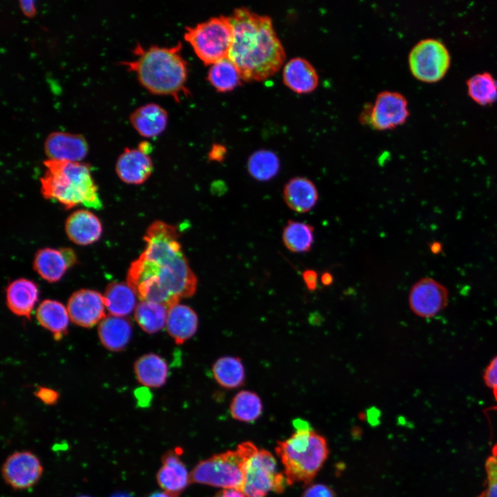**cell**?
<instances>
[{
	"mask_svg": "<svg viewBox=\"0 0 497 497\" xmlns=\"http://www.w3.org/2000/svg\"><path fill=\"white\" fill-rule=\"evenodd\" d=\"M263 405L260 396L255 392L243 390L237 393L230 405L232 417L237 420L252 422L260 418Z\"/></svg>",
	"mask_w": 497,
	"mask_h": 497,
	"instance_id": "31",
	"label": "cell"
},
{
	"mask_svg": "<svg viewBox=\"0 0 497 497\" xmlns=\"http://www.w3.org/2000/svg\"><path fill=\"white\" fill-rule=\"evenodd\" d=\"M105 305L108 311L115 316L129 315L136 308L137 295L133 289L124 282L110 283L104 294Z\"/></svg>",
	"mask_w": 497,
	"mask_h": 497,
	"instance_id": "27",
	"label": "cell"
},
{
	"mask_svg": "<svg viewBox=\"0 0 497 497\" xmlns=\"http://www.w3.org/2000/svg\"><path fill=\"white\" fill-rule=\"evenodd\" d=\"M313 227L310 224L289 220L283 229L282 240L291 252H309L313 243Z\"/></svg>",
	"mask_w": 497,
	"mask_h": 497,
	"instance_id": "30",
	"label": "cell"
},
{
	"mask_svg": "<svg viewBox=\"0 0 497 497\" xmlns=\"http://www.w3.org/2000/svg\"><path fill=\"white\" fill-rule=\"evenodd\" d=\"M66 232L69 239L75 244L88 245L99 239L102 226L99 218L92 213L79 210L68 217Z\"/></svg>",
	"mask_w": 497,
	"mask_h": 497,
	"instance_id": "19",
	"label": "cell"
},
{
	"mask_svg": "<svg viewBox=\"0 0 497 497\" xmlns=\"http://www.w3.org/2000/svg\"><path fill=\"white\" fill-rule=\"evenodd\" d=\"M242 79L239 70L228 57L213 65L209 69L207 79L219 92H228L240 85Z\"/></svg>",
	"mask_w": 497,
	"mask_h": 497,
	"instance_id": "32",
	"label": "cell"
},
{
	"mask_svg": "<svg viewBox=\"0 0 497 497\" xmlns=\"http://www.w3.org/2000/svg\"><path fill=\"white\" fill-rule=\"evenodd\" d=\"M275 452L289 485L309 484L326 461L329 448L326 439L309 428L296 429L289 438L278 442Z\"/></svg>",
	"mask_w": 497,
	"mask_h": 497,
	"instance_id": "5",
	"label": "cell"
},
{
	"mask_svg": "<svg viewBox=\"0 0 497 497\" xmlns=\"http://www.w3.org/2000/svg\"><path fill=\"white\" fill-rule=\"evenodd\" d=\"M233 35L230 17L221 15L186 27L184 37L205 65H213L228 57Z\"/></svg>",
	"mask_w": 497,
	"mask_h": 497,
	"instance_id": "7",
	"label": "cell"
},
{
	"mask_svg": "<svg viewBox=\"0 0 497 497\" xmlns=\"http://www.w3.org/2000/svg\"><path fill=\"white\" fill-rule=\"evenodd\" d=\"M135 373L138 381L148 387L163 386L168 376V365L164 358L155 353L140 357L135 363Z\"/></svg>",
	"mask_w": 497,
	"mask_h": 497,
	"instance_id": "26",
	"label": "cell"
},
{
	"mask_svg": "<svg viewBox=\"0 0 497 497\" xmlns=\"http://www.w3.org/2000/svg\"><path fill=\"white\" fill-rule=\"evenodd\" d=\"M112 497H130L126 494H117L113 496Z\"/></svg>",
	"mask_w": 497,
	"mask_h": 497,
	"instance_id": "48",
	"label": "cell"
},
{
	"mask_svg": "<svg viewBox=\"0 0 497 497\" xmlns=\"http://www.w3.org/2000/svg\"><path fill=\"white\" fill-rule=\"evenodd\" d=\"M98 334L104 347L113 351H121L130 340L132 324L126 318L110 315L100 322Z\"/></svg>",
	"mask_w": 497,
	"mask_h": 497,
	"instance_id": "24",
	"label": "cell"
},
{
	"mask_svg": "<svg viewBox=\"0 0 497 497\" xmlns=\"http://www.w3.org/2000/svg\"><path fill=\"white\" fill-rule=\"evenodd\" d=\"M41 178V191L48 199L61 203L66 209L77 205L100 209L102 203L89 166L77 162L47 159Z\"/></svg>",
	"mask_w": 497,
	"mask_h": 497,
	"instance_id": "4",
	"label": "cell"
},
{
	"mask_svg": "<svg viewBox=\"0 0 497 497\" xmlns=\"http://www.w3.org/2000/svg\"><path fill=\"white\" fill-rule=\"evenodd\" d=\"M380 411L376 408H371L367 411L368 420L370 423L375 424L378 421Z\"/></svg>",
	"mask_w": 497,
	"mask_h": 497,
	"instance_id": "44",
	"label": "cell"
},
{
	"mask_svg": "<svg viewBox=\"0 0 497 497\" xmlns=\"http://www.w3.org/2000/svg\"><path fill=\"white\" fill-rule=\"evenodd\" d=\"M287 485L285 475L277 471V462L273 454L254 445L246 463L242 490L244 496L266 497L271 491L281 493Z\"/></svg>",
	"mask_w": 497,
	"mask_h": 497,
	"instance_id": "8",
	"label": "cell"
},
{
	"mask_svg": "<svg viewBox=\"0 0 497 497\" xmlns=\"http://www.w3.org/2000/svg\"><path fill=\"white\" fill-rule=\"evenodd\" d=\"M280 160L275 153L269 150H258L248 159V170L255 179L266 182L277 175L280 170Z\"/></svg>",
	"mask_w": 497,
	"mask_h": 497,
	"instance_id": "33",
	"label": "cell"
},
{
	"mask_svg": "<svg viewBox=\"0 0 497 497\" xmlns=\"http://www.w3.org/2000/svg\"><path fill=\"white\" fill-rule=\"evenodd\" d=\"M483 379L485 386L489 388L497 402V355L494 357L484 370Z\"/></svg>",
	"mask_w": 497,
	"mask_h": 497,
	"instance_id": "36",
	"label": "cell"
},
{
	"mask_svg": "<svg viewBox=\"0 0 497 497\" xmlns=\"http://www.w3.org/2000/svg\"><path fill=\"white\" fill-rule=\"evenodd\" d=\"M36 317L42 327L52 333L56 340L66 334L70 316L68 309L61 302L43 300L37 308Z\"/></svg>",
	"mask_w": 497,
	"mask_h": 497,
	"instance_id": "25",
	"label": "cell"
},
{
	"mask_svg": "<svg viewBox=\"0 0 497 497\" xmlns=\"http://www.w3.org/2000/svg\"><path fill=\"white\" fill-rule=\"evenodd\" d=\"M127 284L141 301L168 307L193 295L197 277L190 268L179 239L162 235L150 240L127 274Z\"/></svg>",
	"mask_w": 497,
	"mask_h": 497,
	"instance_id": "1",
	"label": "cell"
},
{
	"mask_svg": "<svg viewBox=\"0 0 497 497\" xmlns=\"http://www.w3.org/2000/svg\"><path fill=\"white\" fill-rule=\"evenodd\" d=\"M43 471L39 458L27 450L17 451L9 455L1 467L5 483L17 490L33 487L41 478Z\"/></svg>",
	"mask_w": 497,
	"mask_h": 497,
	"instance_id": "11",
	"label": "cell"
},
{
	"mask_svg": "<svg viewBox=\"0 0 497 497\" xmlns=\"http://www.w3.org/2000/svg\"><path fill=\"white\" fill-rule=\"evenodd\" d=\"M213 497H245L244 494L235 489H223L217 492Z\"/></svg>",
	"mask_w": 497,
	"mask_h": 497,
	"instance_id": "43",
	"label": "cell"
},
{
	"mask_svg": "<svg viewBox=\"0 0 497 497\" xmlns=\"http://www.w3.org/2000/svg\"><path fill=\"white\" fill-rule=\"evenodd\" d=\"M88 150L86 139L79 134L54 131L44 142V151L49 159L77 162L86 157Z\"/></svg>",
	"mask_w": 497,
	"mask_h": 497,
	"instance_id": "14",
	"label": "cell"
},
{
	"mask_svg": "<svg viewBox=\"0 0 497 497\" xmlns=\"http://www.w3.org/2000/svg\"><path fill=\"white\" fill-rule=\"evenodd\" d=\"M233 41L228 58L246 81H260L275 75L286 58L271 19L241 7L229 16Z\"/></svg>",
	"mask_w": 497,
	"mask_h": 497,
	"instance_id": "2",
	"label": "cell"
},
{
	"mask_svg": "<svg viewBox=\"0 0 497 497\" xmlns=\"http://www.w3.org/2000/svg\"><path fill=\"white\" fill-rule=\"evenodd\" d=\"M162 462L156 475L157 483L164 491L173 497H179L191 483V474L177 450L165 453L162 457Z\"/></svg>",
	"mask_w": 497,
	"mask_h": 497,
	"instance_id": "16",
	"label": "cell"
},
{
	"mask_svg": "<svg viewBox=\"0 0 497 497\" xmlns=\"http://www.w3.org/2000/svg\"><path fill=\"white\" fill-rule=\"evenodd\" d=\"M166 327L176 344H182L196 333L198 318L190 306L177 303L168 307Z\"/></svg>",
	"mask_w": 497,
	"mask_h": 497,
	"instance_id": "22",
	"label": "cell"
},
{
	"mask_svg": "<svg viewBox=\"0 0 497 497\" xmlns=\"http://www.w3.org/2000/svg\"><path fill=\"white\" fill-rule=\"evenodd\" d=\"M77 497H90V496H85V495H82V496H77Z\"/></svg>",
	"mask_w": 497,
	"mask_h": 497,
	"instance_id": "49",
	"label": "cell"
},
{
	"mask_svg": "<svg viewBox=\"0 0 497 497\" xmlns=\"http://www.w3.org/2000/svg\"><path fill=\"white\" fill-rule=\"evenodd\" d=\"M304 282L309 291H313L317 289L318 273L315 270L306 269L302 273Z\"/></svg>",
	"mask_w": 497,
	"mask_h": 497,
	"instance_id": "39",
	"label": "cell"
},
{
	"mask_svg": "<svg viewBox=\"0 0 497 497\" xmlns=\"http://www.w3.org/2000/svg\"><path fill=\"white\" fill-rule=\"evenodd\" d=\"M469 97L480 105H487L497 99V79L489 72L477 73L467 81Z\"/></svg>",
	"mask_w": 497,
	"mask_h": 497,
	"instance_id": "34",
	"label": "cell"
},
{
	"mask_svg": "<svg viewBox=\"0 0 497 497\" xmlns=\"http://www.w3.org/2000/svg\"><path fill=\"white\" fill-rule=\"evenodd\" d=\"M408 116V103L405 96L398 92L384 90L377 95L374 104L361 117L374 128L384 130L402 124Z\"/></svg>",
	"mask_w": 497,
	"mask_h": 497,
	"instance_id": "10",
	"label": "cell"
},
{
	"mask_svg": "<svg viewBox=\"0 0 497 497\" xmlns=\"http://www.w3.org/2000/svg\"><path fill=\"white\" fill-rule=\"evenodd\" d=\"M19 6L23 14L26 17H31L36 12L34 1L32 0H20L19 1Z\"/></svg>",
	"mask_w": 497,
	"mask_h": 497,
	"instance_id": "41",
	"label": "cell"
},
{
	"mask_svg": "<svg viewBox=\"0 0 497 497\" xmlns=\"http://www.w3.org/2000/svg\"><path fill=\"white\" fill-rule=\"evenodd\" d=\"M129 120L139 135L145 137H154L165 130L168 114L159 105L150 103L132 112Z\"/></svg>",
	"mask_w": 497,
	"mask_h": 497,
	"instance_id": "20",
	"label": "cell"
},
{
	"mask_svg": "<svg viewBox=\"0 0 497 497\" xmlns=\"http://www.w3.org/2000/svg\"><path fill=\"white\" fill-rule=\"evenodd\" d=\"M35 395L47 405L55 404L59 398L57 391L46 387H39Z\"/></svg>",
	"mask_w": 497,
	"mask_h": 497,
	"instance_id": "38",
	"label": "cell"
},
{
	"mask_svg": "<svg viewBox=\"0 0 497 497\" xmlns=\"http://www.w3.org/2000/svg\"><path fill=\"white\" fill-rule=\"evenodd\" d=\"M104 297L97 291L81 289L75 292L68 302L67 309L76 324L90 328L106 318Z\"/></svg>",
	"mask_w": 497,
	"mask_h": 497,
	"instance_id": "13",
	"label": "cell"
},
{
	"mask_svg": "<svg viewBox=\"0 0 497 497\" xmlns=\"http://www.w3.org/2000/svg\"><path fill=\"white\" fill-rule=\"evenodd\" d=\"M77 262L74 251L69 248L59 250L46 248L39 250L34 258L33 267L49 282L59 281L67 269Z\"/></svg>",
	"mask_w": 497,
	"mask_h": 497,
	"instance_id": "15",
	"label": "cell"
},
{
	"mask_svg": "<svg viewBox=\"0 0 497 497\" xmlns=\"http://www.w3.org/2000/svg\"><path fill=\"white\" fill-rule=\"evenodd\" d=\"M150 157L139 148H125L116 164V172L124 182L139 184L144 182L153 171Z\"/></svg>",
	"mask_w": 497,
	"mask_h": 497,
	"instance_id": "17",
	"label": "cell"
},
{
	"mask_svg": "<svg viewBox=\"0 0 497 497\" xmlns=\"http://www.w3.org/2000/svg\"><path fill=\"white\" fill-rule=\"evenodd\" d=\"M139 149L140 150H142L143 153L148 155L149 153L151 148H150V145L149 144V143H148L146 142H143L139 144Z\"/></svg>",
	"mask_w": 497,
	"mask_h": 497,
	"instance_id": "46",
	"label": "cell"
},
{
	"mask_svg": "<svg viewBox=\"0 0 497 497\" xmlns=\"http://www.w3.org/2000/svg\"><path fill=\"white\" fill-rule=\"evenodd\" d=\"M321 282L324 286H329L333 282L332 275L329 272H324L321 276Z\"/></svg>",
	"mask_w": 497,
	"mask_h": 497,
	"instance_id": "45",
	"label": "cell"
},
{
	"mask_svg": "<svg viewBox=\"0 0 497 497\" xmlns=\"http://www.w3.org/2000/svg\"><path fill=\"white\" fill-rule=\"evenodd\" d=\"M39 298L37 285L32 280L20 278L9 284L6 289V303L14 314L30 318Z\"/></svg>",
	"mask_w": 497,
	"mask_h": 497,
	"instance_id": "21",
	"label": "cell"
},
{
	"mask_svg": "<svg viewBox=\"0 0 497 497\" xmlns=\"http://www.w3.org/2000/svg\"><path fill=\"white\" fill-rule=\"evenodd\" d=\"M302 497H336V495L330 487L323 484H314L304 490Z\"/></svg>",
	"mask_w": 497,
	"mask_h": 497,
	"instance_id": "37",
	"label": "cell"
},
{
	"mask_svg": "<svg viewBox=\"0 0 497 497\" xmlns=\"http://www.w3.org/2000/svg\"><path fill=\"white\" fill-rule=\"evenodd\" d=\"M168 309L161 303L141 301L135 308V318L144 331L155 333L166 325Z\"/></svg>",
	"mask_w": 497,
	"mask_h": 497,
	"instance_id": "29",
	"label": "cell"
},
{
	"mask_svg": "<svg viewBox=\"0 0 497 497\" xmlns=\"http://www.w3.org/2000/svg\"><path fill=\"white\" fill-rule=\"evenodd\" d=\"M181 49L180 42L173 47L151 46L146 49L137 43L133 49L137 59L119 64L135 72L142 86L151 93L172 96L179 102L182 93L189 94L186 87L188 64Z\"/></svg>",
	"mask_w": 497,
	"mask_h": 497,
	"instance_id": "3",
	"label": "cell"
},
{
	"mask_svg": "<svg viewBox=\"0 0 497 497\" xmlns=\"http://www.w3.org/2000/svg\"><path fill=\"white\" fill-rule=\"evenodd\" d=\"M135 394L139 405L144 407L147 405L151 399L150 391L146 388L137 389L135 391Z\"/></svg>",
	"mask_w": 497,
	"mask_h": 497,
	"instance_id": "42",
	"label": "cell"
},
{
	"mask_svg": "<svg viewBox=\"0 0 497 497\" xmlns=\"http://www.w3.org/2000/svg\"><path fill=\"white\" fill-rule=\"evenodd\" d=\"M486 487L478 497H497V451L485 462Z\"/></svg>",
	"mask_w": 497,
	"mask_h": 497,
	"instance_id": "35",
	"label": "cell"
},
{
	"mask_svg": "<svg viewBox=\"0 0 497 497\" xmlns=\"http://www.w3.org/2000/svg\"><path fill=\"white\" fill-rule=\"evenodd\" d=\"M149 497H173V496L165 491H158V492L153 493L151 495L149 496Z\"/></svg>",
	"mask_w": 497,
	"mask_h": 497,
	"instance_id": "47",
	"label": "cell"
},
{
	"mask_svg": "<svg viewBox=\"0 0 497 497\" xmlns=\"http://www.w3.org/2000/svg\"><path fill=\"white\" fill-rule=\"evenodd\" d=\"M451 62L446 46L439 39L427 38L419 41L409 54L412 75L423 82H436L447 73Z\"/></svg>",
	"mask_w": 497,
	"mask_h": 497,
	"instance_id": "9",
	"label": "cell"
},
{
	"mask_svg": "<svg viewBox=\"0 0 497 497\" xmlns=\"http://www.w3.org/2000/svg\"><path fill=\"white\" fill-rule=\"evenodd\" d=\"M216 382L226 389H235L245 380V369L240 358L224 356L217 359L213 366Z\"/></svg>",
	"mask_w": 497,
	"mask_h": 497,
	"instance_id": "28",
	"label": "cell"
},
{
	"mask_svg": "<svg viewBox=\"0 0 497 497\" xmlns=\"http://www.w3.org/2000/svg\"><path fill=\"white\" fill-rule=\"evenodd\" d=\"M253 446L251 442H244L235 450L215 454L199 462L190 474L191 482L242 491L246 460Z\"/></svg>",
	"mask_w": 497,
	"mask_h": 497,
	"instance_id": "6",
	"label": "cell"
},
{
	"mask_svg": "<svg viewBox=\"0 0 497 497\" xmlns=\"http://www.w3.org/2000/svg\"><path fill=\"white\" fill-rule=\"evenodd\" d=\"M226 155V147L220 144H215L212 146L208 153V158L211 161L222 162Z\"/></svg>",
	"mask_w": 497,
	"mask_h": 497,
	"instance_id": "40",
	"label": "cell"
},
{
	"mask_svg": "<svg viewBox=\"0 0 497 497\" xmlns=\"http://www.w3.org/2000/svg\"><path fill=\"white\" fill-rule=\"evenodd\" d=\"M449 302L447 288L430 277H423L411 287L409 305L412 312L423 318L436 316L446 308Z\"/></svg>",
	"mask_w": 497,
	"mask_h": 497,
	"instance_id": "12",
	"label": "cell"
},
{
	"mask_svg": "<svg viewBox=\"0 0 497 497\" xmlns=\"http://www.w3.org/2000/svg\"><path fill=\"white\" fill-rule=\"evenodd\" d=\"M284 84L293 92L308 93L316 88L319 79L313 66L306 59L294 57L289 60L282 70Z\"/></svg>",
	"mask_w": 497,
	"mask_h": 497,
	"instance_id": "18",
	"label": "cell"
},
{
	"mask_svg": "<svg viewBox=\"0 0 497 497\" xmlns=\"http://www.w3.org/2000/svg\"><path fill=\"white\" fill-rule=\"evenodd\" d=\"M283 196L286 205L291 210L306 213L316 204L318 193L312 181L306 177H296L286 184Z\"/></svg>",
	"mask_w": 497,
	"mask_h": 497,
	"instance_id": "23",
	"label": "cell"
}]
</instances>
